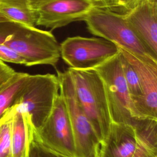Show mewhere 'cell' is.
Instances as JSON below:
<instances>
[{"mask_svg": "<svg viewBox=\"0 0 157 157\" xmlns=\"http://www.w3.org/2000/svg\"><path fill=\"white\" fill-rule=\"evenodd\" d=\"M115 0H107V7L110 9L112 8V6Z\"/></svg>", "mask_w": 157, "mask_h": 157, "instance_id": "obj_22", "label": "cell"}, {"mask_svg": "<svg viewBox=\"0 0 157 157\" xmlns=\"http://www.w3.org/2000/svg\"><path fill=\"white\" fill-rule=\"evenodd\" d=\"M142 0H115L112 8L123 9L126 12L136 6Z\"/></svg>", "mask_w": 157, "mask_h": 157, "instance_id": "obj_20", "label": "cell"}, {"mask_svg": "<svg viewBox=\"0 0 157 157\" xmlns=\"http://www.w3.org/2000/svg\"><path fill=\"white\" fill-rule=\"evenodd\" d=\"M88 31L117 45L136 56L157 63L126 21L123 13L108 7H94L83 20Z\"/></svg>", "mask_w": 157, "mask_h": 157, "instance_id": "obj_3", "label": "cell"}, {"mask_svg": "<svg viewBox=\"0 0 157 157\" xmlns=\"http://www.w3.org/2000/svg\"><path fill=\"white\" fill-rule=\"evenodd\" d=\"M139 142L134 123L112 122L105 142L99 148L102 157H132Z\"/></svg>", "mask_w": 157, "mask_h": 157, "instance_id": "obj_12", "label": "cell"}, {"mask_svg": "<svg viewBox=\"0 0 157 157\" xmlns=\"http://www.w3.org/2000/svg\"><path fill=\"white\" fill-rule=\"evenodd\" d=\"M96 7H105L93 0H45L36 10L38 14L37 26L55 29L84 18Z\"/></svg>", "mask_w": 157, "mask_h": 157, "instance_id": "obj_9", "label": "cell"}, {"mask_svg": "<svg viewBox=\"0 0 157 157\" xmlns=\"http://www.w3.org/2000/svg\"><path fill=\"white\" fill-rule=\"evenodd\" d=\"M33 129L30 137L28 157H64L42 145L34 137Z\"/></svg>", "mask_w": 157, "mask_h": 157, "instance_id": "obj_17", "label": "cell"}, {"mask_svg": "<svg viewBox=\"0 0 157 157\" xmlns=\"http://www.w3.org/2000/svg\"><path fill=\"white\" fill-rule=\"evenodd\" d=\"M60 91L64 98L71 123L77 157H94L99 142L77 97L71 74L67 69L57 71Z\"/></svg>", "mask_w": 157, "mask_h": 157, "instance_id": "obj_5", "label": "cell"}, {"mask_svg": "<svg viewBox=\"0 0 157 157\" xmlns=\"http://www.w3.org/2000/svg\"><path fill=\"white\" fill-rule=\"evenodd\" d=\"M94 157H102V156H99L98 154H96L95 156H94Z\"/></svg>", "mask_w": 157, "mask_h": 157, "instance_id": "obj_25", "label": "cell"}, {"mask_svg": "<svg viewBox=\"0 0 157 157\" xmlns=\"http://www.w3.org/2000/svg\"><path fill=\"white\" fill-rule=\"evenodd\" d=\"M156 157H157V156H156Z\"/></svg>", "mask_w": 157, "mask_h": 157, "instance_id": "obj_26", "label": "cell"}, {"mask_svg": "<svg viewBox=\"0 0 157 157\" xmlns=\"http://www.w3.org/2000/svg\"><path fill=\"white\" fill-rule=\"evenodd\" d=\"M0 12L9 21L36 27L38 14L36 7L27 0H2Z\"/></svg>", "mask_w": 157, "mask_h": 157, "instance_id": "obj_14", "label": "cell"}, {"mask_svg": "<svg viewBox=\"0 0 157 157\" xmlns=\"http://www.w3.org/2000/svg\"><path fill=\"white\" fill-rule=\"evenodd\" d=\"M74 82L77 97L94 133L99 148L110 131L112 120L103 83L94 69L68 68Z\"/></svg>", "mask_w": 157, "mask_h": 157, "instance_id": "obj_2", "label": "cell"}, {"mask_svg": "<svg viewBox=\"0 0 157 157\" xmlns=\"http://www.w3.org/2000/svg\"><path fill=\"white\" fill-rule=\"evenodd\" d=\"M29 74L16 72L0 88V118L12 107L25 86Z\"/></svg>", "mask_w": 157, "mask_h": 157, "instance_id": "obj_15", "label": "cell"}, {"mask_svg": "<svg viewBox=\"0 0 157 157\" xmlns=\"http://www.w3.org/2000/svg\"><path fill=\"white\" fill-rule=\"evenodd\" d=\"M57 75L52 74L30 75L14 105L17 111L26 113L35 130L48 117L59 92Z\"/></svg>", "mask_w": 157, "mask_h": 157, "instance_id": "obj_4", "label": "cell"}, {"mask_svg": "<svg viewBox=\"0 0 157 157\" xmlns=\"http://www.w3.org/2000/svg\"><path fill=\"white\" fill-rule=\"evenodd\" d=\"M0 44L20 55L26 66L55 67L61 58L60 44L51 31L14 21L0 22Z\"/></svg>", "mask_w": 157, "mask_h": 157, "instance_id": "obj_1", "label": "cell"}, {"mask_svg": "<svg viewBox=\"0 0 157 157\" xmlns=\"http://www.w3.org/2000/svg\"><path fill=\"white\" fill-rule=\"evenodd\" d=\"M2 1V0H0V1ZM27 1H28L31 2V3H33V4L37 7V6L39 4H40L42 2H43V1H45V0H27Z\"/></svg>", "mask_w": 157, "mask_h": 157, "instance_id": "obj_21", "label": "cell"}, {"mask_svg": "<svg viewBox=\"0 0 157 157\" xmlns=\"http://www.w3.org/2000/svg\"><path fill=\"white\" fill-rule=\"evenodd\" d=\"M33 128L29 117L25 113L15 110L11 130L12 157H28Z\"/></svg>", "mask_w": 157, "mask_h": 157, "instance_id": "obj_13", "label": "cell"}, {"mask_svg": "<svg viewBox=\"0 0 157 157\" xmlns=\"http://www.w3.org/2000/svg\"><path fill=\"white\" fill-rule=\"evenodd\" d=\"M94 69L103 83L112 121L132 123L131 100L123 75L119 52Z\"/></svg>", "mask_w": 157, "mask_h": 157, "instance_id": "obj_7", "label": "cell"}, {"mask_svg": "<svg viewBox=\"0 0 157 157\" xmlns=\"http://www.w3.org/2000/svg\"><path fill=\"white\" fill-rule=\"evenodd\" d=\"M138 73L142 97L136 119L157 120V63L142 59L119 48Z\"/></svg>", "mask_w": 157, "mask_h": 157, "instance_id": "obj_10", "label": "cell"}, {"mask_svg": "<svg viewBox=\"0 0 157 157\" xmlns=\"http://www.w3.org/2000/svg\"><path fill=\"white\" fill-rule=\"evenodd\" d=\"M4 21H9L0 12V22H4Z\"/></svg>", "mask_w": 157, "mask_h": 157, "instance_id": "obj_23", "label": "cell"}, {"mask_svg": "<svg viewBox=\"0 0 157 157\" xmlns=\"http://www.w3.org/2000/svg\"><path fill=\"white\" fill-rule=\"evenodd\" d=\"M15 107H11L0 118V157H12L11 130Z\"/></svg>", "mask_w": 157, "mask_h": 157, "instance_id": "obj_16", "label": "cell"}, {"mask_svg": "<svg viewBox=\"0 0 157 157\" xmlns=\"http://www.w3.org/2000/svg\"><path fill=\"white\" fill-rule=\"evenodd\" d=\"M119 47L103 38L74 36L60 44L61 58L74 69H91L117 54Z\"/></svg>", "mask_w": 157, "mask_h": 157, "instance_id": "obj_8", "label": "cell"}, {"mask_svg": "<svg viewBox=\"0 0 157 157\" xmlns=\"http://www.w3.org/2000/svg\"><path fill=\"white\" fill-rule=\"evenodd\" d=\"M16 71L5 63V62L0 60V88L5 84L15 74Z\"/></svg>", "mask_w": 157, "mask_h": 157, "instance_id": "obj_19", "label": "cell"}, {"mask_svg": "<svg viewBox=\"0 0 157 157\" xmlns=\"http://www.w3.org/2000/svg\"><path fill=\"white\" fill-rule=\"evenodd\" d=\"M93 1L101 2V3H102L105 6V7H107V0H93Z\"/></svg>", "mask_w": 157, "mask_h": 157, "instance_id": "obj_24", "label": "cell"}, {"mask_svg": "<svg viewBox=\"0 0 157 157\" xmlns=\"http://www.w3.org/2000/svg\"><path fill=\"white\" fill-rule=\"evenodd\" d=\"M0 60L25 66L26 64L25 59L20 55L2 44H0Z\"/></svg>", "mask_w": 157, "mask_h": 157, "instance_id": "obj_18", "label": "cell"}, {"mask_svg": "<svg viewBox=\"0 0 157 157\" xmlns=\"http://www.w3.org/2000/svg\"><path fill=\"white\" fill-rule=\"evenodd\" d=\"M123 15L142 43L157 58V2L142 0Z\"/></svg>", "mask_w": 157, "mask_h": 157, "instance_id": "obj_11", "label": "cell"}, {"mask_svg": "<svg viewBox=\"0 0 157 157\" xmlns=\"http://www.w3.org/2000/svg\"><path fill=\"white\" fill-rule=\"evenodd\" d=\"M33 132L36 139L50 151L64 157H77L66 105L60 89L48 117L38 130L33 129Z\"/></svg>", "mask_w": 157, "mask_h": 157, "instance_id": "obj_6", "label": "cell"}]
</instances>
